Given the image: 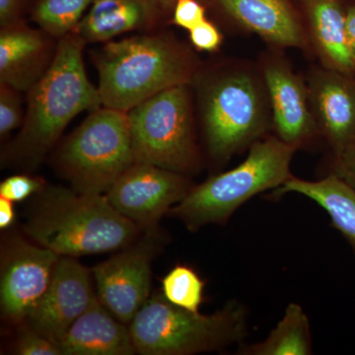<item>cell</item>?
Instances as JSON below:
<instances>
[{
  "label": "cell",
  "mask_w": 355,
  "mask_h": 355,
  "mask_svg": "<svg viewBox=\"0 0 355 355\" xmlns=\"http://www.w3.org/2000/svg\"><path fill=\"white\" fill-rule=\"evenodd\" d=\"M84 44L76 32L58 40L51 67L28 91L22 128L6 153L10 162L36 167L70 121L103 106L99 90L86 73Z\"/></svg>",
  "instance_id": "1"
},
{
  "label": "cell",
  "mask_w": 355,
  "mask_h": 355,
  "mask_svg": "<svg viewBox=\"0 0 355 355\" xmlns=\"http://www.w3.org/2000/svg\"><path fill=\"white\" fill-rule=\"evenodd\" d=\"M139 229L114 209L106 195L60 187L40 191L24 225L32 241L72 258L125 249Z\"/></svg>",
  "instance_id": "2"
},
{
  "label": "cell",
  "mask_w": 355,
  "mask_h": 355,
  "mask_svg": "<svg viewBox=\"0 0 355 355\" xmlns=\"http://www.w3.org/2000/svg\"><path fill=\"white\" fill-rule=\"evenodd\" d=\"M95 64L103 106L127 113L162 91L190 85L198 74L193 53L164 35L107 42Z\"/></svg>",
  "instance_id": "3"
},
{
  "label": "cell",
  "mask_w": 355,
  "mask_h": 355,
  "mask_svg": "<svg viewBox=\"0 0 355 355\" xmlns=\"http://www.w3.org/2000/svg\"><path fill=\"white\" fill-rule=\"evenodd\" d=\"M200 101L207 150L217 162H227L272 128L260 67L229 64L216 70L200 84Z\"/></svg>",
  "instance_id": "4"
},
{
  "label": "cell",
  "mask_w": 355,
  "mask_h": 355,
  "mask_svg": "<svg viewBox=\"0 0 355 355\" xmlns=\"http://www.w3.org/2000/svg\"><path fill=\"white\" fill-rule=\"evenodd\" d=\"M297 149L273 135L257 140L239 165L193 186L168 214L191 231L207 224H224L241 205L263 191L277 190L291 179Z\"/></svg>",
  "instance_id": "5"
},
{
  "label": "cell",
  "mask_w": 355,
  "mask_h": 355,
  "mask_svg": "<svg viewBox=\"0 0 355 355\" xmlns=\"http://www.w3.org/2000/svg\"><path fill=\"white\" fill-rule=\"evenodd\" d=\"M137 354L190 355L240 343L248 334V313L231 301L211 315L172 304L163 294L149 297L130 326Z\"/></svg>",
  "instance_id": "6"
},
{
  "label": "cell",
  "mask_w": 355,
  "mask_h": 355,
  "mask_svg": "<svg viewBox=\"0 0 355 355\" xmlns=\"http://www.w3.org/2000/svg\"><path fill=\"white\" fill-rule=\"evenodd\" d=\"M72 189L103 195L135 163L127 112L100 107L67 137L58 153Z\"/></svg>",
  "instance_id": "7"
},
{
  "label": "cell",
  "mask_w": 355,
  "mask_h": 355,
  "mask_svg": "<svg viewBox=\"0 0 355 355\" xmlns=\"http://www.w3.org/2000/svg\"><path fill=\"white\" fill-rule=\"evenodd\" d=\"M128 116L135 162L184 175L200 169L189 85L162 91L128 111Z\"/></svg>",
  "instance_id": "8"
},
{
  "label": "cell",
  "mask_w": 355,
  "mask_h": 355,
  "mask_svg": "<svg viewBox=\"0 0 355 355\" xmlns=\"http://www.w3.org/2000/svg\"><path fill=\"white\" fill-rule=\"evenodd\" d=\"M193 187L187 175L135 162L114 182L106 197L121 216L149 231Z\"/></svg>",
  "instance_id": "9"
},
{
  "label": "cell",
  "mask_w": 355,
  "mask_h": 355,
  "mask_svg": "<svg viewBox=\"0 0 355 355\" xmlns=\"http://www.w3.org/2000/svg\"><path fill=\"white\" fill-rule=\"evenodd\" d=\"M60 256L22 238H11L1 250L0 307L3 320L24 324L50 286Z\"/></svg>",
  "instance_id": "10"
},
{
  "label": "cell",
  "mask_w": 355,
  "mask_h": 355,
  "mask_svg": "<svg viewBox=\"0 0 355 355\" xmlns=\"http://www.w3.org/2000/svg\"><path fill=\"white\" fill-rule=\"evenodd\" d=\"M259 67L268 92L275 137L297 150L309 146L320 132L311 109L307 83L275 51L266 53Z\"/></svg>",
  "instance_id": "11"
},
{
  "label": "cell",
  "mask_w": 355,
  "mask_h": 355,
  "mask_svg": "<svg viewBox=\"0 0 355 355\" xmlns=\"http://www.w3.org/2000/svg\"><path fill=\"white\" fill-rule=\"evenodd\" d=\"M155 232L153 229L139 244L125 248L93 270L98 298L123 324L132 323L150 295Z\"/></svg>",
  "instance_id": "12"
},
{
  "label": "cell",
  "mask_w": 355,
  "mask_h": 355,
  "mask_svg": "<svg viewBox=\"0 0 355 355\" xmlns=\"http://www.w3.org/2000/svg\"><path fill=\"white\" fill-rule=\"evenodd\" d=\"M96 298L88 270L72 257H60L50 286L24 324L58 345Z\"/></svg>",
  "instance_id": "13"
},
{
  "label": "cell",
  "mask_w": 355,
  "mask_h": 355,
  "mask_svg": "<svg viewBox=\"0 0 355 355\" xmlns=\"http://www.w3.org/2000/svg\"><path fill=\"white\" fill-rule=\"evenodd\" d=\"M236 27L261 37L275 49L309 50V37L296 0H209Z\"/></svg>",
  "instance_id": "14"
},
{
  "label": "cell",
  "mask_w": 355,
  "mask_h": 355,
  "mask_svg": "<svg viewBox=\"0 0 355 355\" xmlns=\"http://www.w3.org/2000/svg\"><path fill=\"white\" fill-rule=\"evenodd\" d=\"M311 109L320 135L331 154L355 147V77L326 67L311 70L307 81Z\"/></svg>",
  "instance_id": "15"
},
{
  "label": "cell",
  "mask_w": 355,
  "mask_h": 355,
  "mask_svg": "<svg viewBox=\"0 0 355 355\" xmlns=\"http://www.w3.org/2000/svg\"><path fill=\"white\" fill-rule=\"evenodd\" d=\"M53 37L34 29L24 21L1 27L0 31V84L28 92L51 67L57 46Z\"/></svg>",
  "instance_id": "16"
},
{
  "label": "cell",
  "mask_w": 355,
  "mask_h": 355,
  "mask_svg": "<svg viewBox=\"0 0 355 355\" xmlns=\"http://www.w3.org/2000/svg\"><path fill=\"white\" fill-rule=\"evenodd\" d=\"M311 48L322 67L355 77V58L347 37L343 0H299Z\"/></svg>",
  "instance_id": "17"
},
{
  "label": "cell",
  "mask_w": 355,
  "mask_h": 355,
  "mask_svg": "<svg viewBox=\"0 0 355 355\" xmlns=\"http://www.w3.org/2000/svg\"><path fill=\"white\" fill-rule=\"evenodd\" d=\"M99 298L70 327L58 343L64 355H132L137 354L132 334Z\"/></svg>",
  "instance_id": "18"
},
{
  "label": "cell",
  "mask_w": 355,
  "mask_h": 355,
  "mask_svg": "<svg viewBox=\"0 0 355 355\" xmlns=\"http://www.w3.org/2000/svg\"><path fill=\"white\" fill-rule=\"evenodd\" d=\"M162 11L157 0H93L74 32L85 43L110 42L151 27Z\"/></svg>",
  "instance_id": "19"
},
{
  "label": "cell",
  "mask_w": 355,
  "mask_h": 355,
  "mask_svg": "<svg viewBox=\"0 0 355 355\" xmlns=\"http://www.w3.org/2000/svg\"><path fill=\"white\" fill-rule=\"evenodd\" d=\"M291 193L304 196L320 205L355 252V190L349 184L333 173L318 181L292 176L273 191L272 197Z\"/></svg>",
  "instance_id": "20"
},
{
  "label": "cell",
  "mask_w": 355,
  "mask_h": 355,
  "mask_svg": "<svg viewBox=\"0 0 355 355\" xmlns=\"http://www.w3.org/2000/svg\"><path fill=\"white\" fill-rule=\"evenodd\" d=\"M243 355H309L313 354L309 318L300 305L291 303L284 317L265 340L246 345Z\"/></svg>",
  "instance_id": "21"
},
{
  "label": "cell",
  "mask_w": 355,
  "mask_h": 355,
  "mask_svg": "<svg viewBox=\"0 0 355 355\" xmlns=\"http://www.w3.org/2000/svg\"><path fill=\"white\" fill-rule=\"evenodd\" d=\"M93 0H37L32 18L40 29L53 39L76 31Z\"/></svg>",
  "instance_id": "22"
},
{
  "label": "cell",
  "mask_w": 355,
  "mask_h": 355,
  "mask_svg": "<svg viewBox=\"0 0 355 355\" xmlns=\"http://www.w3.org/2000/svg\"><path fill=\"white\" fill-rule=\"evenodd\" d=\"M205 280L193 268L177 265L162 279V294L172 304L200 313L205 300Z\"/></svg>",
  "instance_id": "23"
},
{
  "label": "cell",
  "mask_w": 355,
  "mask_h": 355,
  "mask_svg": "<svg viewBox=\"0 0 355 355\" xmlns=\"http://www.w3.org/2000/svg\"><path fill=\"white\" fill-rule=\"evenodd\" d=\"M19 91L0 84V135L2 139L16 128L22 127L25 116Z\"/></svg>",
  "instance_id": "24"
},
{
  "label": "cell",
  "mask_w": 355,
  "mask_h": 355,
  "mask_svg": "<svg viewBox=\"0 0 355 355\" xmlns=\"http://www.w3.org/2000/svg\"><path fill=\"white\" fill-rule=\"evenodd\" d=\"M21 331L15 343V354L20 355H64L60 345L41 335L27 324L20 326Z\"/></svg>",
  "instance_id": "25"
},
{
  "label": "cell",
  "mask_w": 355,
  "mask_h": 355,
  "mask_svg": "<svg viewBox=\"0 0 355 355\" xmlns=\"http://www.w3.org/2000/svg\"><path fill=\"white\" fill-rule=\"evenodd\" d=\"M44 182L39 178L28 175H14L0 184V198L13 202H23L44 188Z\"/></svg>",
  "instance_id": "26"
},
{
  "label": "cell",
  "mask_w": 355,
  "mask_h": 355,
  "mask_svg": "<svg viewBox=\"0 0 355 355\" xmlns=\"http://www.w3.org/2000/svg\"><path fill=\"white\" fill-rule=\"evenodd\" d=\"M207 19V8L198 0H177L172 9V22L182 29L190 30Z\"/></svg>",
  "instance_id": "27"
},
{
  "label": "cell",
  "mask_w": 355,
  "mask_h": 355,
  "mask_svg": "<svg viewBox=\"0 0 355 355\" xmlns=\"http://www.w3.org/2000/svg\"><path fill=\"white\" fill-rule=\"evenodd\" d=\"M190 41L196 50L212 53L220 48L223 37L211 21L205 19L190 30Z\"/></svg>",
  "instance_id": "28"
},
{
  "label": "cell",
  "mask_w": 355,
  "mask_h": 355,
  "mask_svg": "<svg viewBox=\"0 0 355 355\" xmlns=\"http://www.w3.org/2000/svg\"><path fill=\"white\" fill-rule=\"evenodd\" d=\"M330 173L336 175L355 190V147L333 154Z\"/></svg>",
  "instance_id": "29"
},
{
  "label": "cell",
  "mask_w": 355,
  "mask_h": 355,
  "mask_svg": "<svg viewBox=\"0 0 355 355\" xmlns=\"http://www.w3.org/2000/svg\"><path fill=\"white\" fill-rule=\"evenodd\" d=\"M27 4L28 0H0V26L6 27L23 21Z\"/></svg>",
  "instance_id": "30"
},
{
  "label": "cell",
  "mask_w": 355,
  "mask_h": 355,
  "mask_svg": "<svg viewBox=\"0 0 355 355\" xmlns=\"http://www.w3.org/2000/svg\"><path fill=\"white\" fill-rule=\"evenodd\" d=\"M13 202L7 198H0V228L10 227L15 220V209Z\"/></svg>",
  "instance_id": "31"
},
{
  "label": "cell",
  "mask_w": 355,
  "mask_h": 355,
  "mask_svg": "<svg viewBox=\"0 0 355 355\" xmlns=\"http://www.w3.org/2000/svg\"><path fill=\"white\" fill-rule=\"evenodd\" d=\"M345 24H347V37H349L350 48H352L355 58V0L347 4Z\"/></svg>",
  "instance_id": "32"
},
{
  "label": "cell",
  "mask_w": 355,
  "mask_h": 355,
  "mask_svg": "<svg viewBox=\"0 0 355 355\" xmlns=\"http://www.w3.org/2000/svg\"><path fill=\"white\" fill-rule=\"evenodd\" d=\"M163 10H171L176 3L177 0H157Z\"/></svg>",
  "instance_id": "33"
}]
</instances>
